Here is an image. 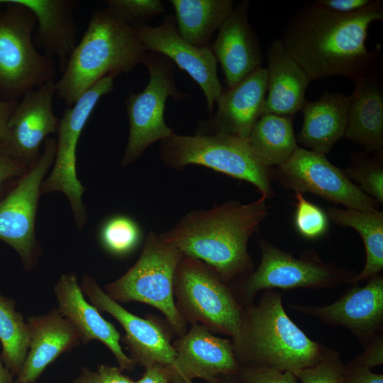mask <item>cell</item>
Instances as JSON below:
<instances>
[{
    "mask_svg": "<svg viewBox=\"0 0 383 383\" xmlns=\"http://www.w3.org/2000/svg\"><path fill=\"white\" fill-rule=\"evenodd\" d=\"M28 167L0 147V192L4 185L21 175Z\"/></svg>",
    "mask_w": 383,
    "mask_h": 383,
    "instance_id": "37",
    "label": "cell"
},
{
    "mask_svg": "<svg viewBox=\"0 0 383 383\" xmlns=\"http://www.w3.org/2000/svg\"><path fill=\"white\" fill-rule=\"evenodd\" d=\"M183 257L161 235L150 231L137 262L122 277L106 285L105 292L118 303L138 301L156 308L174 331L182 334L185 323L174 303V280Z\"/></svg>",
    "mask_w": 383,
    "mask_h": 383,
    "instance_id": "7",
    "label": "cell"
},
{
    "mask_svg": "<svg viewBox=\"0 0 383 383\" xmlns=\"http://www.w3.org/2000/svg\"><path fill=\"white\" fill-rule=\"evenodd\" d=\"M350 95L325 92L316 101H306L297 140L310 150L326 154L345 135Z\"/></svg>",
    "mask_w": 383,
    "mask_h": 383,
    "instance_id": "26",
    "label": "cell"
},
{
    "mask_svg": "<svg viewBox=\"0 0 383 383\" xmlns=\"http://www.w3.org/2000/svg\"><path fill=\"white\" fill-rule=\"evenodd\" d=\"M145 52L132 27L107 8L94 10L62 77L55 82L56 94L72 106L104 77L129 73L142 63Z\"/></svg>",
    "mask_w": 383,
    "mask_h": 383,
    "instance_id": "4",
    "label": "cell"
},
{
    "mask_svg": "<svg viewBox=\"0 0 383 383\" xmlns=\"http://www.w3.org/2000/svg\"><path fill=\"white\" fill-rule=\"evenodd\" d=\"M96 372L99 383H135L117 367L101 365Z\"/></svg>",
    "mask_w": 383,
    "mask_h": 383,
    "instance_id": "41",
    "label": "cell"
},
{
    "mask_svg": "<svg viewBox=\"0 0 383 383\" xmlns=\"http://www.w3.org/2000/svg\"><path fill=\"white\" fill-rule=\"evenodd\" d=\"M267 82V69L260 67L233 87L225 88L216 101V113L198 123L196 135L223 133L248 139L264 113Z\"/></svg>",
    "mask_w": 383,
    "mask_h": 383,
    "instance_id": "19",
    "label": "cell"
},
{
    "mask_svg": "<svg viewBox=\"0 0 383 383\" xmlns=\"http://www.w3.org/2000/svg\"><path fill=\"white\" fill-rule=\"evenodd\" d=\"M115 76H107L87 91L72 106L67 107L60 118L56 153L48 177L44 179L41 194L62 192L70 205L78 228L87 222L83 202L85 187L77 176V148L82 131L100 99L113 89Z\"/></svg>",
    "mask_w": 383,
    "mask_h": 383,
    "instance_id": "11",
    "label": "cell"
},
{
    "mask_svg": "<svg viewBox=\"0 0 383 383\" xmlns=\"http://www.w3.org/2000/svg\"><path fill=\"white\" fill-rule=\"evenodd\" d=\"M18 101L0 100V147L6 143L7 138V124L9 118L18 104Z\"/></svg>",
    "mask_w": 383,
    "mask_h": 383,
    "instance_id": "42",
    "label": "cell"
},
{
    "mask_svg": "<svg viewBox=\"0 0 383 383\" xmlns=\"http://www.w3.org/2000/svg\"><path fill=\"white\" fill-rule=\"evenodd\" d=\"M107 9L121 21L134 27L165 13L160 0H106Z\"/></svg>",
    "mask_w": 383,
    "mask_h": 383,
    "instance_id": "33",
    "label": "cell"
},
{
    "mask_svg": "<svg viewBox=\"0 0 383 383\" xmlns=\"http://www.w3.org/2000/svg\"><path fill=\"white\" fill-rule=\"evenodd\" d=\"M259 245L261 262L238 289L240 302L247 305L260 291L331 288L349 283L355 276L323 262L317 255L304 254L296 258L265 240L261 239Z\"/></svg>",
    "mask_w": 383,
    "mask_h": 383,
    "instance_id": "12",
    "label": "cell"
},
{
    "mask_svg": "<svg viewBox=\"0 0 383 383\" xmlns=\"http://www.w3.org/2000/svg\"><path fill=\"white\" fill-rule=\"evenodd\" d=\"M277 168L280 180L294 192H311L347 209L377 210L376 201L353 184L343 170L331 163L323 153L298 146Z\"/></svg>",
    "mask_w": 383,
    "mask_h": 383,
    "instance_id": "13",
    "label": "cell"
},
{
    "mask_svg": "<svg viewBox=\"0 0 383 383\" xmlns=\"http://www.w3.org/2000/svg\"><path fill=\"white\" fill-rule=\"evenodd\" d=\"M239 376L243 383H301L291 372L268 367H241Z\"/></svg>",
    "mask_w": 383,
    "mask_h": 383,
    "instance_id": "36",
    "label": "cell"
},
{
    "mask_svg": "<svg viewBox=\"0 0 383 383\" xmlns=\"http://www.w3.org/2000/svg\"><path fill=\"white\" fill-rule=\"evenodd\" d=\"M372 0H318L316 3L331 11L349 14L367 6Z\"/></svg>",
    "mask_w": 383,
    "mask_h": 383,
    "instance_id": "40",
    "label": "cell"
},
{
    "mask_svg": "<svg viewBox=\"0 0 383 383\" xmlns=\"http://www.w3.org/2000/svg\"><path fill=\"white\" fill-rule=\"evenodd\" d=\"M56 143L52 137L45 140L39 158L13 181L0 200V240L18 253L27 270L36 265L41 252L35 219L41 187L54 163Z\"/></svg>",
    "mask_w": 383,
    "mask_h": 383,
    "instance_id": "10",
    "label": "cell"
},
{
    "mask_svg": "<svg viewBox=\"0 0 383 383\" xmlns=\"http://www.w3.org/2000/svg\"><path fill=\"white\" fill-rule=\"evenodd\" d=\"M27 323L29 348L14 383H35L49 365L81 342L74 328L57 308L43 315L29 316Z\"/></svg>",
    "mask_w": 383,
    "mask_h": 383,
    "instance_id": "22",
    "label": "cell"
},
{
    "mask_svg": "<svg viewBox=\"0 0 383 383\" xmlns=\"http://www.w3.org/2000/svg\"><path fill=\"white\" fill-rule=\"evenodd\" d=\"M28 8L36 18L33 43L44 55L57 59L62 72L77 45V26L74 11L77 2L72 0H12Z\"/></svg>",
    "mask_w": 383,
    "mask_h": 383,
    "instance_id": "23",
    "label": "cell"
},
{
    "mask_svg": "<svg viewBox=\"0 0 383 383\" xmlns=\"http://www.w3.org/2000/svg\"><path fill=\"white\" fill-rule=\"evenodd\" d=\"M80 287L93 306L99 311L110 314L123 328L126 333L123 341L135 364L145 368L153 365L169 367L173 365L176 351L161 323L153 318H143L129 312L109 297L90 276H84Z\"/></svg>",
    "mask_w": 383,
    "mask_h": 383,
    "instance_id": "16",
    "label": "cell"
},
{
    "mask_svg": "<svg viewBox=\"0 0 383 383\" xmlns=\"http://www.w3.org/2000/svg\"><path fill=\"white\" fill-rule=\"evenodd\" d=\"M382 154L369 157L363 154L353 155L350 167L343 170L349 179L360 184L359 188L376 201L383 203Z\"/></svg>",
    "mask_w": 383,
    "mask_h": 383,
    "instance_id": "32",
    "label": "cell"
},
{
    "mask_svg": "<svg viewBox=\"0 0 383 383\" xmlns=\"http://www.w3.org/2000/svg\"><path fill=\"white\" fill-rule=\"evenodd\" d=\"M187 318L210 331L235 339L244 307L236 295L203 262L184 256L175 272L174 294Z\"/></svg>",
    "mask_w": 383,
    "mask_h": 383,
    "instance_id": "9",
    "label": "cell"
},
{
    "mask_svg": "<svg viewBox=\"0 0 383 383\" xmlns=\"http://www.w3.org/2000/svg\"><path fill=\"white\" fill-rule=\"evenodd\" d=\"M30 342L27 321L16 310L15 300L0 292L1 357L6 367L17 376L26 360Z\"/></svg>",
    "mask_w": 383,
    "mask_h": 383,
    "instance_id": "30",
    "label": "cell"
},
{
    "mask_svg": "<svg viewBox=\"0 0 383 383\" xmlns=\"http://www.w3.org/2000/svg\"><path fill=\"white\" fill-rule=\"evenodd\" d=\"M174 362L165 367L172 383H194L196 378L218 383L223 376L239 374L241 369L233 343L196 323L174 343Z\"/></svg>",
    "mask_w": 383,
    "mask_h": 383,
    "instance_id": "17",
    "label": "cell"
},
{
    "mask_svg": "<svg viewBox=\"0 0 383 383\" xmlns=\"http://www.w3.org/2000/svg\"><path fill=\"white\" fill-rule=\"evenodd\" d=\"M99 242L101 248L115 257H124L133 252L142 239V231L131 217L118 214L105 220L99 228Z\"/></svg>",
    "mask_w": 383,
    "mask_h": 383,
    "instance_id": "31",
    "label": "cell"
},
{
    "mask_svg": "<svg viewBox=\"0 0 383 383\" xmlns=\"http://www.w3.org/2000/svg\"><path fill=\"white\" fill-rule=\"evenodd\" d=\"M0 99L18 101L27 92L54 81L52 58L38 52L33 43V13L12 0H0Z\"/></svg>",
    "mask_w": 383,
    "mask_h": 383,
    "instance_id": "6",
    "label": "cell"
},
{
    "mask_svg": "<svg viewBox=\"0 0 383 383\" xmlns=\"http://www.w3.org/2000/svg\"><path fill=\"white\" fill-rule=\"evenodd\" d=\"M13 377L4 365L0 354V383H14Z\"/></svg>",
    "mask_w": 383,
    "mask_h": 383,
    "instance_id": "45",
    "label": "cell"
},
{
    "mask_svg": "<svg viewBox=\"0 0 383 383\" xmlns=\"http://www.w3.org/2000/svg\"><path fill=\"white\" fill-rule=\"evenodd\" d=\"M232 343L240 367H268L294 374L318 362L323 348L289 317L282 294L274 289L265 290L256 305L245 306Z\"/></svg>",
    "mask_w": 383,
    "mask_h": 383,
    "instance_id": "3",
    "label": "cell"
},
{
    "mask_svg": "<svg viewBox=\"0 0 383 383\" xmlns=\"http://www.w3.org/2000/svg\"><path fill=\"white\" fill-rule=\"evenodd\" d=\"M142 64L148 70L149 82L141 92L131 91L125 99L129 134L122 158L123 166L135 162L154 143L173 133L164 118L165 102L170 96L177 101L187 97L177 89L174 64L170 59L145 52Z\"/></svg>",
    "mask_w": 383,
    "mask_h": 383,
    "instance_id": "8",
    "label": "cell"
},
{
    "mask_svg": "<svg viewBox=\"0 0 383 383\" xmlns=\"http://www.w3.org/2000/svg\"><path fill=\"white\" fill-rule=\"evenodd\" d=\"M365 285L350 288L338 299L324 306L292 304L299 313L311 316L323 323L348 329L365 346L382 335L383 277L378 274Z\"/></svg>",
    "mask_w": 383,
    "mask_h": 383,
    "instance_id": "15",
    "label": "cell"
},
{
    "mask_svg": "<svg viewBox=\"0 0 383 383\" xmlns=\"http://www.w3.org/2000/svg\"><path fill=\"white\" fill-rule=\"evenodd\" d=\"M74 383H99L96 372L84 368Z\"/></svg>",
    "mask_w": 383,
    "mask_h": 383,
    "instance_id": "44",
    "label": "cell"
},
{
    "mask_svg": "<svg viewBox=\"0 0 383 383\" xmlns=\"http://www.w3.org/2000/svg\"><path fill=\"white\" fill-rule=\"evenodd\" d=\"M160 153L162 161L172 168L202 165L251 183L266 199L272 194L270 167L255 155L247 138L223 133H172L160 142Z\"/></svg>",
    "mask_w": 383,
    "mask_h": 383,
    "instance_id": "5",
    "label": "cell"
},
{
    "mask_svg": "<svg viewBox=\"0 0 383 383\" xmlns=\"http://www.w3.org/2000/svg\"><path fill=\"white\" fill-rule=\"evenodd\" d=\"M1 100V99H0Z\"/></svg>",
    "mask_w": 383,
    "mask_h": 383,
    "instance_id": "47",
    "label": "cell"
},
{
    "mask_svg": "<svg viewBox=\"0 0 383 383\" xmlns=\"http://www.w3.org/2000/svg\"><path fill=\"white\" fill-rule=\"evenodd\" d=\"M218 383H243L239 374L223 376Z\"/></svg>",
    "mask_w": 383,
    "mask_h": 383,
    "instance_id": "46",
    "label": "cell"
},
{
    "mask_svg": "<svg viewBox=\"0 0 383 383\" xmlns=\"http://www.w3.org/2000/svg\"><path fill=\"white\" fill-rule=\"evenodd\" d=\"M179 35L199 48L211 46L213 33L233 9L231 0H171Z\"/></svg>",
    "mask_w": 383,
    "mask_h": 383,
    "instance_id": "27",
    "label": "cell"
},
{
    "mask_svg": "<svg viewBox=\"0 0 383 383\" xmlns=\"http://www.w3.org/2000/svg\"><path fill=\"white\" fill-rule=\"evenodd\" d=\"M344 365L339 352L323 345L318 362L295 376L301 383H344Z\"/></svg>",
    "mask_w": 383,
    "mask_h": 383,
    "instance_id": "34",
    "label": "cell"
},
{
    "mask_svg": "<svg viewBox=\"0 0 383 383\" xmlns=\"http://www.w3.org/2000/svg\"><path fill=\"white\" fill-rule=\"evenodd\" d=\"M344 136L377 154L383 152V92L371 72L354 82Z\"/></svg>",
    "mask_w": 383,
    "mask_h": 383,
    "instance_id": "25",
    "label": "cell"
},
{
    "mask_svg": "<svg viewBox=\"0 0 383 383\" xmlns=\"http://www.w3.org/2000/svg\"><path fill=\"white\" fill-rule=\"evenodd\" d=\"M297 200L294 225L297 232L307 239L323 236L328 229V217L319 206L306 200L302 193L295 192Z\"/></svg>",
    "mask_w": 383,
    "mask_h": 383,
    "instance_id": "35",
    "label": "cell"
},
{
    "mask_svg": "<svg viewBox=\"0 0 383 383\" xmlns=\"http://www.w3.org/2000/svg\"><path fill=\"white\" fill-rule=\"evenodd\" d=\"M267 199L251 203L229 201L192 211L161 235L183 256L204 262L224 282L250 270L248 240L267 215Z\"/></svg>",
    "mask_w": 383,
    "mask_h": 383,
    "instance_id": "2",
    "label": "cell"
},
{
    "mask_svg": "<svg viewBox=\"0 0 383 383\" xmlns=\"http://www.w3.org/2000/svg\"><path fill=\"white\" fill-rule=\"evenodd\" d=\"M350 365L364 366L370 369L383 364V339L380 335L365 346L359 356L348 363Z\"/></svg>",
    "mask_w": 383,
    "mask_h": 383,
    "instance_id": "38",
    "label": "cell"
},
{
    "mask_svg": "<svg viewBox=\"0 0 383 383\" xmlns=\"http://www.w3.org/2000/svg\"><path fill=\"white\" fill-rule=\"evenodd\" d=\"M250 1H243L218 30L211 50L222 67L225 82L231 87L262 67V51L248 21Z\"/></svg>",
    "mask_w": 383,
    "mask_h": 383,
    "instance_id": "21",
    "label": "cell"
},
{
    "mask_svg": "<svg viewBox=\"0 0 383 383\" xmlns=\"http://www.w3.org/2000/svg\"><path fill=\"white\" fill-rule=\"evenodd\" d=\"M344 383H383V374L364 366L344 365Z\"/></svg>",
    "mask_w": 383,
    "mask_h": 383,
    "instance_id": "39",
    "label": "cell"
},
{
    "mask_svg": "<svg viewBox=\"0 0 383 383\" xmlns=\"http://www.w3.org/2000/svg\"><path fill=\"white\" fill-rule=\"evenodd\" d=\"M292 118L293 116L263 113L252 127L248 141L266 166L282 165L299 146Z\"/></svg>",
    "mask_w": 383,
    "mask_h": 383,
    "instance_id": "29",
    "label": "cell"
},
{
    "mask_svg": "<svg viewBox=\"0 0 383 383\" xmlns=\"http://www.w3.org/2000/svg\"><path fill=\"white\" fill-rule=\"evenodd\" d=\"M267 60V93L264 113L293 116L301 111L306 91L311 79L288 53L280 39L269 46Z\"/></svg>",
    "mask_w": 383,
    "mask_h": 383,
    "instance_id": "24",
    "label": "cell"
},
{
    "mask_svg": "<svg viewBox=\"0 0 383 383\" xmlns=\"http://www.w3.org/2000/svg\"><path fill=\"white\" fill-rule=\"evenodd\" d=\"M382 20L380 0L349 14L310 3L291 16L280 40L311 80L341 75L354 82L374 72L377 55L365 42L370 25Z\"/></svg>",
    "mask_w": 383,
    "mask_h": 383,
    "instance_id": "1",
    "label": "cell"
},
{
    "mask_svg": "<svg viewBox=\"0 0 383 383\" xmlns=\"http://www.w3.org/2000/svg\"><path fill=\"white\" fill-rule=\"evenodd\" d=\"M328 218L343 226L353 228L361 235L366 251L363 270L349 282L357 284L360 281L380 274L383 270V213L382 211L336 209L328 207Z\"/></svg>",
    "mask_w": 383,
    "mask_h": 383,
    "instance_id": "28",
    "label": "cell"
},
{
    "mask_svg": "<svg viewBox=\"0 0 383 383\" xmlns=\"http://www.w3.org/2000/svg\"><path fill=\"white\" fill-rule=\"evenodd\" d=\"M54 292L58 310L74 328L81 342L84 344L91 340L101 342L113 353L122 371L134 369L135 363L121 348L119 332L87 301L74 273L60 275Z\"/></svg>",
    "mask_w": 383,
    "mask_h": 383,
    "instance_id": "20",
    "label": "cell"
},
{
    "mask_svg": "<svg viewBox=\"0 0 383 383\" xmlns=\"http://www.w3.org/2000/svg\"><path fill=\"white\" fill-rule=\"evenodd\" d=\"M135 383H172L167 375L165 367L153 365L145 368L140 379Z\"/></svg>",
    "mask_w": 383,
    "mask_h": 383,
    "instance_id": "43",
    "label": "cell"
},
{
    "mask_svg": "<svg viewBox=\"0 0 383 383\" xmlns=\"http://www.w3.org/2000/svg\"><path fill=\"white\" fill-rule=\"evenodd\" d=\"M56 94L54 81H49L22 96L7 124V138L1 147L28 166L40 156L42 143L57 133L60 118L53 111Z\"/></svg>",
    "mask_w": 383,
    "mask_h": 383,
    "instance_id": "18",
    "label": "cell"
},
{
    "mask_svg": "<svg viewBox=\"0 0 383 383\" xmlns=\"http://www.w3.org/2000/svg\"><path fill=\"white\" fill-rule=\"evenodd\" d=\"M146 52L164 55L185 71L200 87L211 116L214 104L224 90L217 74V60L211 46L199 48L178 33L175 18L167 14L157 26L147 24L133 27Z\"/></svg>",
    "mask_w": 383,
    "mask_h": 383,
    "instance_id": "14",
    "label": "cell"
}]
</instances>
